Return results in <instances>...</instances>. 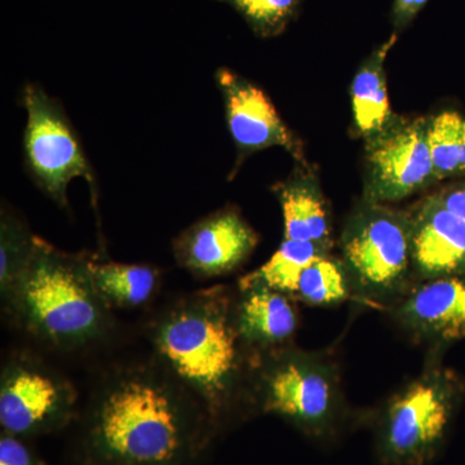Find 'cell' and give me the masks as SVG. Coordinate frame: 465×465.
Listing matches in <instances>:
<instances>
[{
	"mask_svg": "<svg viewBox=\"0 0 465 465\" xmlns=\"http://www.w3.org/2000/svg\"><path fill=\"white\" fill-rule=\"evenodd\" d=\"M110 465H127V464H110Z\"/></svg>",
	"mask_w": 465,
	"mask_h": 465,
	"instance_id": "26",
	"label": "cell"
},
{
	"mask_svg": "<svg viewBox=\"0 0 465 465\" xmlns=\"http://www.w3.org/2000/svg\"><path fill=\"white\" fill-rule=\"evenodd\" d=\"M427 3L428 0H394L393 8H391L394 29L397 32H402L420 14Z\"/></svg>",
	"mask_w": 465,
	"mask_h": 465,
	"instance_id": "24",
	"label": "cell"
},
{
	"mask_svg": "<svg viewBox=\"0 0 465 465\" xmlns=\"http://www.w3.org/2000/svg\"><path fill=\"white\" fill-rule=\"evenodd\" d=\"M0 465H45L16 436L3 433L0 440Z\"/></svg>",
	"mask_w": 465,
	"mask_h": 465,
	"instance_id": "23",
	"label": "cell"
},
{
	"mask_svg": "<svg viewBox=\"0 0 465 465\" xmlns=\"http://www.w3.org/2000/svg\"><path fill=\"white\" fill-rule=\"evenodd\" d=\"M411 262L415 284L465 274V222L434 195L411 213Z\"/></svg>",
	"mask_w": 465,
	"mask_h": 465,
	"instance_id": "13",
	"label": "cell"
},
{
	"mask_svg": "<svg viewBox=\"0 0 465 465\" xmlns=\"http://www.w3.org/2000/svg\"><path fill=\"white\" fill-rule=\"evenodd\" d=\"M92 281L110 309H133L149 302L157 292L159 272L149 265L100 262L90 259Z\"/></svg>",
	"mask_w": 465,
	"mask_h": 465,
	"instance_id": "17",
	"label": "cell"
},
{
	"mask_svg": "<svg viewBox=\"0 0 465 465\" xmlns=\"http://www.w3.org/2000/svg\"><path fill=\"white\" fill-rule=\"evenodd\" d=\"M259 235L234 210L224 208L189 226L173 241L177 262L195 277L228 274L243 264Z\"/></svg>",
	"mask_w": 465,
	"mask_h": 465,
	"instance_id": "11",
	"label": "cell"
},
{
	"mask_svg": "<svg viewBox=\"0 0 465 465\" xmlns=\"http://www.w3.org/2000/svg\"><path fill=\"white\" fill-rule=\"evenodd\" d=\"M210 418L157 360L110 372L94 391L92 446L110 464L176 465L194 452Z\"/></svg>",
	"mask_w": 465,
	"mask_h": 465,
	"instance_id": "1",
	"label": "cell"
},
{
	"mask_svg": "<svg viewBox=\"0 0 465 465\" xmlns=\"http://www.w3.org/2000/svg\"><path fill=\"white\" fill-rule=\"evenodd\" d=\"M3 302L30 335L61 351L90 347L112 329V309L94 287L90 258L58 251L41 238Z\"/></svg>",
	"mask_w": 465,
	"mask_h": 465,
	"instance_id": "3",
	"label": "cell"
},
{
	"mask_svg": "<svg viewBox=\"0 0 465 465\" xmlns=\"http://www.w3.org/2000/svg\"><path fill=\"white\" fill-rule=\"evenodd\" d=\"M329 251L313 242L284 240L273 256L258 271L241 278L240 284H262L281 291L291 298L302 272L316 260L329 255Z\"/></svg>",
	"mask_w": 465,
	"mask_h": 465,
	"instance_id": "18",
	"label": "cell"
},
{
	"mask_svg": "<svg viewBox=\"0 0 465 465\" xmlns=\"http://www.w3.org/2000/svg\"><path fill=\"white\" fill-rule=\"evenodd\" d=\"M251 406L309 434L327 433L345 410L338 362L324 351L293 345L262 354L251 382Z\"/></svg>",
	"mask_w": 465,
	"mask_h": 465,
	"instance_id": "4",
	"label": "cell"
},
{
	"mask_svg": "<svg viewBox=\"0 0 465 465\" xmlns=\"http://www.w3.org/2000/svg\"><path fill=\"white\" fill-rule=\"evenodd\" d=\"M465 396V381L432 354L421 374L382 407L379 449L390 465L430 463L448 436Z\"/></svg>",
	"mask_w": 465,
	"mask_h": 465,
	"instance_id": "5",
	"label": "cell"
},
{
	"mask_svg": "<svg viewBox=\"0 0 465 465\" xmlns=\"http://www.w3.org/2000/svg\"><path fill=\"white\" fill-rule=\"evenodd\" d=\"M35 238L16 217L2 213L0 229V290L7 299L33 252Z\"/></svg>",
	"mask_w": 465,
	"mask_h": 465,
	"instance_id": "21",
	"label": "cell"
},
{
	"mask_svg": "<svg viewBox=\"0 0 465 465\" xmlns=\"http://www.w3.org/2000/svg\"><path fill=\"white\" fill-rule=\"evenodd\" d=\"M235 323L241 338L256 356L292 345L299 317L295 300L262 284L238 286Z\"/></svg>",
	"mask_w": 465,
	"mask_h": 465,
	"instance_id": "14",
	"label": "cell"
},
{
	"mask_svg": "<svg viewBox=\"0 0 465 465\" xmlns=\"http://www.w3.org/2000/svg\"><path fill=\"white\" fill-rule=\"evenodd\" d=\"M397 41L396 34L367 61L351 84V105L358 130L374 136L391 124V112L385 84L384 61Z\"/></svg>",
	"mask_w": 465,
	"mask_h": 465,
	"instance_id": "16",
	"label": "cell"
},
{
	"mask_svg": "<svg viewBox=\"0 0 465 465\" xmlns=\"http://www.w3.org/2000/svg\"><path fill=\"white\" fill-rule=\"evenodd\" d=\"M216 82L224 99L229 133L241 155L271 146L300 154L298 140L264 91L225 67L217 70Z\"/></svg>",
	"mask_w": 465,
	"mask_h": 465,
	"instance_id": "12",
	"label": "cell"
},
{
	"mask_svg": "<svg viewBox=\"0 0 465 465\" xmlns=\"http://www.w3.org/2000/svg\"><path fill=\"white\" fill-rule=\"evenodd\" d=\"M388 311L412 341L440 354L465 339V274L416 283Z\"/></svg>",
	"mask_w": 465,
	"mask_h": 465,
	"instance_id": "10",
	"label": "cell"
},
{
	"mask_svg": "<svg viewBox=\"0 0 465 465\" xmlns=\"http://www.w3.org/2000/svg\"><path fill=\"white\" fill-rule=\"evenodd\" d=\"M234 8L262 38L280 35L298 15L302 0H219Z\"/></svg>",
	"mask_w": 465,
	"mask_h": 465,
	"instance_id": "22",
	"label": "cell"
},
{
	"mask_svg": "<svg viewBox=\"0 0 465 465\" xmlns=\"http://www.w3.org/2000/svg\"><path fill=\"white\" fill-rule=\"evenodd\" d=\"M424 119L391 124L374 134L369 150L367 202L409 197L436 183Z\"/></svg>",
	"mask_w": 465,
	"mask_h": 465,
	"instance_id": "9",
	"label": "cell"
},
{
	"mask_svg": "<svg viewBox=\"0 0 465 465\" xmlns=\"http://www.w3.org/2000/svg\"><path fill=\"white\" fill-rule=\"evenodd\" d=\"M155 360L200 402L213 421L251 405L258 357L235 323V295L225 286L183 296L150 326Z\"/></svg>",
	"mask_w": 465,
	"mask_h": 465,
	"instance_id": "2",
	"label": "cell"
},
{
	"mask_svg": "<svg viewBox=\"0 0 465 465\" xmlns=\"http://www.w3.org/2000/svg\"><path fill=\"white\" fill-rule=\"evenodd\" d=\"M428 145L436 182L465 176V118L443 112L428 121Z\"/></svg>",
	"mask_w": 465,
	"mask_h": 465,
	"instance_id": "19",
	"label": "cell"
},
{
	"mask_svg": "<svg viewBox=\"0 0 465 465\" xmlns=\"http://www.w3.org/2000/svg\"><path fill=\"white\" fill-rule=\"evenodd\" d=\"M24 105L26 164L39 188L58 206L67 207V186L75 177H84L96 197L94 173L60 104L39 85L27 84Z\"/></svg>",
	"mask_w": 465,
	"mask_h": 465,
	"instance_id": "7",
	"label": "cell"
},
{
	"mask_svg": "<svg viewBox=\"0 0 465 465\" xmlns=\"http://www.w3.org/2000/svg\"><path fill=\"white\" fill-rule=\"evenodd\" d=\"M283 213L284 240L313 242L331 249V225L316 183L295 176L275 186Z\"/></svg>",
	"mask_w": 465,
	"mask_h": 465,
	"instance_id": "15",
	"label": "cell"
},
{
	"mask_svg": "<svg viewBox=\"0 0 465 465\" xmlns=\"http://www.w3.org/2000/svg\"><path fill=\"white\" fill-rule=\"evenodd\" d=\"M291 298L309 305H333L353 299V290L342 262L326 255L302 272Z\"/></svg>",
	"mask_w": 465,
	"mask_h": 465,
	"instance_id": "20",
	"label": "cell"
},
{
	"mask_svg": "<svg viewBox=\"0 0 465 465\" xmlns=\"http://www.w3.org/2000/svg\"><path fill=\"white\" fill-rule=\"evenodd\" d=\"M72 382L32 356L8 361L0 379V424L5 433L26 436L54 430L74 414Z\"/></svg>",
	"mask_w": 465,
	"mask_h": 465,
	"instance_id": "8",
	"label": "cell"
},
{
	"mask_svg": "<svg viewBox=\"0 0 465 465\" xmlns=\"http://www.w3.org/2000/svg\"><path fill=\"white\" fill-rule=\"evenodd\" d=\"M434 197L442 206L465 222V183L449 186L434 194Z\"/></svg>",
	"mask_w": 465,
	"mask_h": 465,
	"instance_id": "25",
	"label": "cell"
},
{
	"mask_svg": "<svg viewBox=\"0 0 465 465\" xmlns=\"http://www.w3.org/2000/svg\"><path fill=\"white\" fill-rule=\"evenodd\" d=\"M341 250V262L358 302L391 309L415 284L411 213L367 202L349 219Z\"/></svg>",
	"mask_w": 465,
	"mask_h": 465,
	"instance_id": "6",
	"label": "cell"
}]
</instances>
